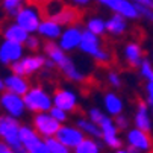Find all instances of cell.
I'll return each instance as SVG.
<instances>
[{
  "label": "cell",
  "mask_w": 153,
  "mask_h": 153,
  "mask_svg": "<svg viewBox=\"0 0 153 153\" xmlns=\"http://www.w3.org/2000/svg\"><path fill=\"white\" fill-rule=\"evenodd\" d=\"M129 29V21L118 15V14H112L109 18H106V33L111 35L114 38L117 36H123Z\"/></svg>",
  "instance_id": "cell-22"
},
{
  "label": "cell",
  "mask_w": 153,
  "mask_h": 153,
  "mask_svg": "<svg viewBox=\"0 0 153 153\" xmlns=\"http://www.w3.org/2000/svg\"><path fill=\"white\" fill-rule=\"evenodd\" d=\"M26 111L32 114L39 112H49L53 108V94L47 91V88L41 85H33L29 88V91L23 96Z\"/></svg>",
  "instance_id": "cell-2"
},
{
  "label": "cell",
  "mask_w": 153,
  "mask_h": 153,
  "mask_svg": "<svg viewBox=\"0 0 153 153\" xmlns=\"http://www.w3.org/2000/svg\"><path fill=\"white\" fill-rule=\"evenodd\" d=\"M76 126L85 134V137H90V138H96L100 140L102 138V130L99 127V124H96L94 121H91L88 117H80L76 120Z\"/></svg>",
  "instance_id": "cell-26"
},
{
  "label": "cell",
  "mask_w": 153,
  "mask_h": 153,
  "mask_svg": "<svg viewBox=\"0 0 153 153\" xmlns=\"http://www.w3.org/2000/svg\"><path fill=\"white\" fill-rule=\"evenodd\" d=\"M144 91H146V102L152 103L153 102V82H146Z\"/></svg>",
  "instance_id": "cell-39"
},
{
  "label": "cell",
  "mask_w": 153,
  "mask_h": 153,
  "mask_svg": "<svg viewBox=\"0 0 153 153\" xmlns=\"http://www.w3.org/2000/svg\"><path fill=\"white\" fill-rule=\"evenodd\" d=\"M137 9H138L140 18H144L146 21L153 23V8H149V6H144V5H137Z\"/></svg>",
  "instance_id": "cell-37"
},
{
  "label": "cell",
  "mask_w": 153,
  "mask_h": 153,
  "mask_svg": "<svg viewBox=\"0 0 153 153\" xmlns=\"http://www.w3.org/2000/svg\"><path fill=\"white\" fill-rule=\"evenodd\" d=\"M3 79H5V91L18 94L21 97H23L32 86L30 82L27 80V77H23V76L15 74V73H9Z\"/></svg>",
  "instance_id": "cell-18"
},
{
  "label": "cell",
  "mask_w": 153,
  "mask_h": 153,
  "mask_svg": "<svg viewBox=\"0 0 153 153\" xmlns=\"http://www.w3.org/2000/svg\"><path fill=\"white\" fill-rule=\"evenodd\" d=\"M102 105H103V111L109 117H117L124 111V100L115 91H106L102 97Z\"/></svg>",
  "instance_id": "cell-17"
},
{
  "label": "cell",
  "mask_w": 153,
  "mask_h": 153,
  "mask_svg": "<svg viewBox=\"0 0 153 153\" xmlns=\"http://www.w3.org/2000/svg\"><path fill=\"white\" fill-rule=\"evenodd\" d=\"M0 109L3 111V114L18 120L26 114V105L23 97L8 91L0 93Z\"/></svg>",
  "instance_id": "cell-7"
},
{
  "label": "cell",
  "mask_w": 153,
  "mask_h": 153,
  "mask_svg": "<svg viewBox=\"0 0 153 153\" xmlns=\"http://www.w3.org/2000/svg\"><path fill=\"white\" fill-rule=\"evenodd\" d=\"M106 82H108V85L111 86L112 90H120L121 86H123L121 74H120L118 71H114V70H111V71L106 73Z\"/></svg>",
  "instance_id": "cell-33"
},
{
  "label": "cell",
  "mask_w": 153,
  "mask_h": 153,
  "mask_svg": "<svg viewBox=\"0 0 153 153\" xmlns=\"http://www.w3.org/2000/svg\"><path fill=\"white\" fill-rule=\"evenodd\" d=\"M44 65H46L44 53H27L20 61L12 64L9 68H11V73L20 74L23 77H30L44 70Z\"/></svg>",
  "instance_id": "cell-3"
},
{
  "label": "cell",
  "mask_w": 153,
  "mask_h": 153,
  "mask_svg": "<svg viewBox=\"0 0 153 153\" xmlns=\"http://www.w3.org/2000/svg\"><path fill=\"white\" fill-rule=\"evenodd\" d=\"M114 123H115V126H117L118 130H124V132L130 127V120H129V117L124 115V114H120V115L114 117Z\"/></svg>",
  "instance_id": "cell-36"
},
{
  "label": "cell",
  "mask_w": 153,
  "mask_h": 153,
  "mask_svg": "<svg viewBox=\"0 0 153 153\" xmlns=\"http://www.w3.org/2000/svg\"><path fill=\"white\" fill-rule=\"evenodd\" d=\"M5 91V79L0 76V93H3Z\"/></svg>",
  "instance_id": "cell-44"
},
{
  "label": "cell",
  "mask_w": 153,
  "mask_h": 153,
  "mask_svg": "<svg viewBox=\"0 0 153 153\" xmlns=\"http://www.w3.org/2000/svg\"><path fill=\"white\" fill-rule=\"evenodd\" d=\"M53 106L61 108L68 114H73L79 108V96L70 86H62L53 93Z\"/></svg>",
  "instance_id": "cell-9"
},
{
  "label": "cell",
  "mask_w": 153,
  "mask_h": 153,
  "mask_svg": "<svg viewBox=\"0 0 153 153\" xmlns=\"http://www.w3.org/2000/svg\"><path fill=\"white\" fill-rule=\"evenodd\" d=\"M97 64H100V65H106V64H109L112 61V53L109 52L108 49H102L94 58H93Z\"/></svg>",
  "instance_id": "cell-35"
},
{
  "label": "cell",
  "mask_w": 153,
  "mask_h": 153,
  "mask_svg": "<svg viewBox=\"0 0 153 153\" xmlns=\"http://www.w3.org/2000/svg\"><path fill=\"white\" fill-rule=\"evenodd\" d=\"M130 2L135 5H144V6L153 8V0H130Z\"/></svg>",
  "instance_id": "cell-42"
},
{
  "label": "cell",
  "mask_w": 153,
  "mask_h": 153,
  "mask_svg": "<svg viewBox=\"0 0 153 153\" xmlns=\"http://www.w3.org/2000/svg\"><path fill=\"white\" fill-rule=\"evenodd\" d=\"M96 2L106 9H109L112 14H118L124 17L126 20H138L140 14L137 9V5L130 0H96Z\"/></svg>",
  "instance_id": "cell-10"
},
{
  "label": "cell",
  "mask_w": 153,
  "mask_h": 153,
  "mask_svg": "<svg viewBox=\"0 0 153 153\" xmlns=\"http://www.w3.org/2000/svg\"><path fill=\"white\" fill-rule=\"evenodd\" d=\"M25 49L29 50L30 53H38L39 49H42V42H41V38L35 33H30L29 38L26 39L25 42Z\"/></svg>",
  "instance_id": "cell-32"
},
{
  "label": "cell",
  "mask_w": 153,
  "mask_h": 153,
  "mask_svg": "<svg viewBox=\"0 0 153 153\" xmlns=\"http://www.w3.org/2000/svg\"><path fill=\"white\" fill-rule=\"evenodd\" d=\"M108 153H130V152L127 150V147H126V149L121 147V149H117V150H109Z\"/></svg>",
  "instance_id": "cell-43"
},
{
  "label": "cell",
  "mask_w": 153,
  "mask_h": 153,
  "mask_svg": "<svg viewBox=\"0 0 153 153\" xmlns=\"http://www.w3.org/2000/svg\"><path fill=\"white\" fill-rule=\"evenodd\" d=\"M0 153H17L11 146H8L6 143H3V141H0Z\"/></svg>",
  "instance_id": "cell-41"
},
{
  "label": "cell",
  "mask_w": 153,
  "mask_h": 153,
  "mask_svg": "<svg viewBox=\"0 0 153 153\" xmlns=\"http://www.w3.org/2000/svg\"><path fill=\"white\" fill-rule=\"evenodd\" d=\"M27 152H29V153H50V150H49V147H47V144H46V140L38 141V143L33 144L30 149H27Z\"/></svg>",
  "instance_id": "cell-38"
},
{
  "label": "cell",
  "mask_w": 153,
  "mask_h": 153,
  "mask_svg": "<svg viewBox=\"0 0 153 153\" xmlns=\"http://www.w3.org/2000/svg\"><path fill=\"white\" fill-rule=\"evenodd\" d=\"M52 20L58 21V23L62 25L64 27L77 25V21L80 20V9L74 8L73 5H71V6H64V9H62L55 18H52Z\"/></svg>",
  "instance_id": "cell-23"
},
{
  "label": "cell",
  "mask_w": 153,
  "mask_h": 153,
  "mask_svg": "<svg viewBox=\"0 0 153 153\" xmlns=\"http://www.w3.org/2000/svg\"><path fill=\"white\" fill-rule=\"evenodd\" d=\"M49 112H50V115H52V117H53V118H55V120H56V121H58L59 124L68 123V118H70L68 115H70V114H68L67 111H64V109H61V108H56V106H53V108L50 109Z\"/></svg>",
  "instance_id": "cell-34"
},
{
  "label": "cell",
  "mask_w": 153,
  "mask_h": 153,
  "mask_svg": "<svg viewBox=\"0 0 153 153\" xmlns=\"http://www.w3.org/2000/svg\"><path fill=\"white\" fill-rule=\"evenodd\" d=\"M42 138L36 134V130L33 129L32 124H21L20 127V143L25 149H30L33 144L41 141Z\"/></svg>",
  "instance_id": "cell-25"
},
{
  "label": "cell",
  "mask_w": 153,
  "mask_h": 153,
  "mask_svg": "<svg viewBox=\"0 0 153 153\" xmlns=\"http://www.w3.org/2000/svg\"><path fill=\"white\" fill-rule=\"evenodd\" d=\"M58 141H61L64 146H67L68 149H74L76 146H79L86 137L82 130L76 126V124H70V123H64L61 124V127L58 129L56 137Z\"/></svg>",
  "instance_id": "cell-13"
},
{
  "label": "cell",
  "mask_w": 153,
  "mask_h": 153,
  "mask_svg": "<svg viewBox=\"0 0 153 153\" xmlns=\"http://www.w3.org/2000/svg\"><path fill=\"white\" fill-rule=\"evenodd\" d=\"M46 144L50 150V153H71V149H68L67 146H64L61 141H58L55 137L53 138H47Z\"/></svg>",
  "instance_id": "cell-31"
},
{
  "label": "cell",
  "mask_w": 153,
  "mask_h": 153,
  "mask_svg": "<svg viewBox=\"0 0 153 153\" xmlns=\"http://www.w3.org/2000/svg\"><path fill=\"white\" fill-rule=\"evenodd\" d=\"M25 55V44H17V42L6 39H2V42H0V65H3V67H11Z\"/></svg>",
  "instance_id": "cell-12"
},
{
  "label": "cell",
  "mask_w": 153,
  "mask_h": 153,
  "mask_svg": "<svg viewBox=\"0 0 153 153\" xmlns=\"http://www.w3.org/2000/svg\"><path fill=\"white\" fill-rule=\"evenodd\" d=\"M82 33H83V29L79 25L67 26V27H64V30H62V33L58 38L56 42L65 53H71L74 50H79Z\"/></svg>",
  "instance_id": "cell-11"
},
{
  "label": "cell",
  "mask_w": 153,
  "mask_h": 153,
  "mask_svg": "<svg viewBox=\"0 0 153 153\" xmlns=\"http://www.w3.org/2000/svg\"><path fill=\"white\" fill-rule=\"evenodd\" d=\"M123 140L130 153H149L153 150V140L150 137V132H146V130L129 127L124 132Z\"/></svg>",
  "instance_id": "cell-4"
},
{
  "label": "cell",
  "mask_w": 153,
  "mask_h": 153,
  "mask_svg": "<svg viewBox=\"0 0 153 153\" xmlns=\"http://www.w3.org/2000/svg\"><path fill=\"white\" fill-rule=\"evenodd\" d=\"M152 62H153V53H152Z\"/></svg>",
  "instance_id": "cell-45"
},
{
  "label": "cell",
  "mask_w": 153,
  "mask_h": 153,
  "mask_svg": "<svg viewBox=\"0 0 153 153\" xmlns=\"http://www.w3.org/2000/svg\"><path fill=\"white\" fill-rule=\"evenodd\" d=\"M32 126L36 130V134L42 138H53L56 137L58 129L61 127V124L50 115V112H39V114H33L32 118Z\"/></svg>",
  "instance_id": "cell-8"
},
{
  "label": "cell",
  "mask_w": 153,
  "mask_h": 153,
  "mask_svg": "<svg viewBox=\"0 0 153 153\" xmlns=\"http://www.w3.org/2000/svg\"><path fill=\"white\" fill-rule=\"evenodd\" d=\"M138 74L146 82H153V62L149 59H144L138 67Z\"/></svg>",
  "instance_id": "cell-30"
},
{
  "label": "cell",
  "mask_w": 153,
  "mask_h": 153,
  "mask_svg": "<svg viewBox=\"0 0 153 153\" xmlns=\"http://www.w3.org/2000/svg\"><path fill=\"white\" fill-rule=\"evenodd\" d=\"M91 121H94L96 124H99L100 130H102V138L100 141H103V144L109 149V150H117L123 147L124 140L120 137V130L117 129L115 123H114V117H109L103 109L97 108V106H91L86 112Z\"/></svg>",
  "instance_id": "cell-1"
},
{
  "label": "cell",
  "mask_w": 153,
  "mask_h": 153,
  "mask_svg": "<svg viewBox=\"0 0 153 153\" xmlns=\"http://www.w3.org/2000/svg\"><path fill=\"white\" fill-rule=\"evenodd\" d=\"M85 29L93 32L97 36H103L106 33V20L99 17V15H91V17H88V20H86Z\"/></svg>",
  "instance_id": "cell-28"
},
{
  "label": "cell",
  "mask_w": 153,
  "mask_h": 153,
  "mask_svg": "<svg viewBox=\"0 0 153 153\" xmlns=\"http://www.w3.org/2000/svg\"><path fill=\"white\" fill-rule=\"evenodd\" d=\"M56 68L61 71V74H62L65 79L70 80V82H73V83H82V82H85V79H86L85 71L76 64V61H74L71 56H67V58H65V59L58 65Z\"/></svg>",
  "instance_id": "cell-14"
},
{
  "label": "cell",
  "mask_w": 153,
  "mask_h": 153,
  "mask_svg": "<svg viewBox=\"0 0 153 153\" xmlns=\"http://www.w3.org/2000/svg\"><path fill=\"white\" fill-rule=\"evenodd\" d=\"M71 153H103V144L100 140L86 137L79 146H76Z\"/></svg>",
  "instance_id": "cell-27"
},
{
  "label": "cell",
  "mask_w": 153,
  "mask_h": 153,
  "mask_svg": "<svg viewBox=\"0 0 153 153\" xmlns=\"http://www.w3.org/2000/svg\"><path fill=\"white\" fill-rule=\"evenodd\" d=\"M0 111H2V109H0Z\"/></svg>",
  "instance_id": "cell-46"
},
{
  "label": "cell",
  "mask_w": 153,
  "mask_h": 153,
  "mask_svg": "<svg viewBox=\"0 0 153 153\" xmlns=\"http://www.w3.org/2000/svg\"><path fill=\"white\" fill-rule=\"evenodd\" d=\"M91 3V0H71V5L77 9H82V8H86Z\"/></svg>",
  "instance_id": "cell-40"
},
{
  "label": "cell",
  "mask_w": 153,
  "mask_h": 153,
  "mask_svg": "<svg viewBox=\"0 0 153 153\" xmlns=\"http://www.w3.org/2000/svg\"><path fill=\"white\" fill-rule=\"evenodd\" d=\"M20 127H21V123L18 118L9 117L6 114H0V141L6 143L14 150L18 149L21 146Z\"/></svg>",
  "instance_id": "cell-6"
},
{
  "label": "cell",
  "mask_w": 153,
  "mask_h": 153,
  "mask_svg": "<svg viewBox=\"0 0 153 153\" xmlns=\"http://www.w3.org/2000/svg\"><path fill=\"white\" fill-rule=\"evenodd\" d=\"M29 32H26L20 25H17L15 21L12 23H8L2 27V38L6 41H12L17 42V44H25L26 39L29 38Z\"/></svg>",
  "instance_id": "cell-21"
},
{
  "label": "cell",
  "mask_w": 153,
  "mask_h": 153,
  "mask_svg": "<svg viewBox=\"0 0 153 153\" xmlns=\"http://www.w3.org/2000/svg\"><path fill=\"white\" fill-rule=\"evenodd\" d=\"M42 52H44V56L52 61L56 67L58 65L68 56V53H65L59 46H58V42L56 41H47L46 44H42Z\"/></svg>",
  "instance_id": "cell-24"
},
{
  "label": "cell",
  "mask_w": 153,
  "mask_h": 153,
  "mask_svg": "<svg viewBox=\"0 0 153 153\" xmlns=\"http://www.w3.org/2000/svg\"><path fill=\"white\" fill-rule=\"evenodd\" d=\"M14 21L17 25H20L26 32L36 33L42 21V11L35 3H26L17 12V15L14 17Z\"/></svg>",
  "instance_id": "cell-5"
},
{
  "label": "cell",
  "mask_w": 153,
  "mask_h": 153,
  "mask_svg": "<svg viewBox=\"0 0 153 153\" xmlns=\"http://www.w3.org/2000/svg\"><path fill=\"white\" fill-rule=\"evenodd\" d=\"M123 58L130 67L138 68L141 62L144 61V50H143L141 44L137 41H129L123 47Z\"/></svg>",
  "instance_id": "cell-20"
},
{
  "label": "cell",
  "mask_w": 153,
  "mask_h": 153,
  "mask_svg": "<svg viewBox=\"0 0 153 153\" xmlns=\"http://www.w3.org/2000/svg\"><path fill=\"white\" fill-rule=\"evenodd\" d=\"M26 3H27V0H0V8H2V11L6 15L14 18L17 15V12Z\"/></svg>",
  "instance_id": "cell-29"
},
{
  "label": "cell",
  "mask_w": 153,
  "mask_h": 153,
  "mask_svg": "<svg viewBox=\"0 0 153 153\" xmlns=\"http://www.w3.org/2000/svg\"><path fill=\"white\" fill-rule=\"evenodd\" d=\"M42 2H44V0H42Z\"/></svg>",
  "instance_id": "cell-47"
},
{
  "label": "cell",
  "mask_w": 153,
  "mask_h": 153,
  "mask_svg": "<svg viewBox=\"0 0 153 153\" xmlns=\"http://www.w3.org/2000/svg\"><path fill=\"white\" fill-rule=\"evenodd\" d=\"M64 30V26L59 25L58 21L52 20V18H42L41 25L36 30V35L39 38H44L46 41H58V38L61 36Z\"/></svg>",
  "instance_id": "cell-19"
},
{
  "label": "cell",
  "mask_w": 153,
  "mask_h": 153,
  "mask_svg": "<svg viewBox=\"0 0 153 153\" xmlns=\"http://www.w3.org/2000/svg\"><path fill=\"white\" fill-rule=\"evenodd\" d=\"M102 49H103L102 47V36H97L93 32L83 29L82 39H80V44H79L80 53L90 56V58H94Z\"/></svg>",
  "instance_id": "cell-16"
},
{
  "label": "cell",
  "mask_w": 153,
  "mask_h": 153,
  "mask_svg": "<svg viewBox=\"0 0 153 153\" xmlns=\"http://www.w3.org/2000/svg\"><path fill=\"white\" fill-rule=\"evenodd\" d=\"M132 123H134V127L146 130V132H150L153 129V115H152V111L146 100L137 103Z\"/></svg>",
  "instance_id": "cell-15"
}]
</instances>
